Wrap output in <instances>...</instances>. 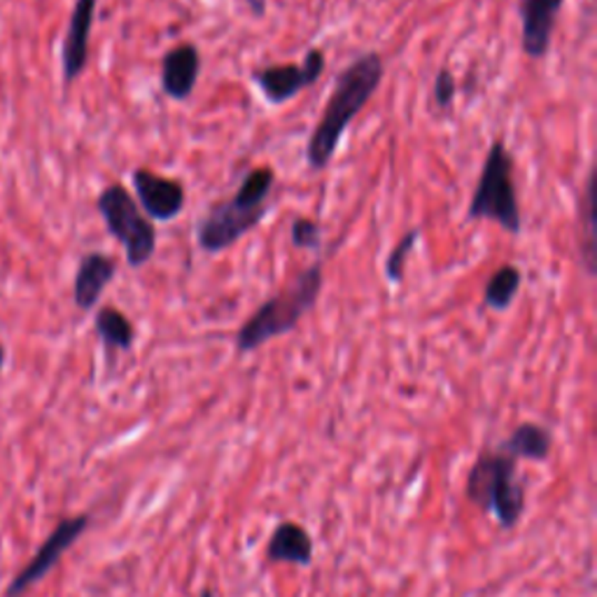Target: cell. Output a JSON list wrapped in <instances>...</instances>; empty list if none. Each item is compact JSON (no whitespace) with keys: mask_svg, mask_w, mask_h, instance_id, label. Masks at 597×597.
I'll return each instance as SVG.
<instances>
[{"mask_svg":"<svg viewBox=\"0 0 597 597\" xmlns=\"http://www.w3.org/2000/svg\"><path fill=\"white\" fill-rule=\"evenodd\" d=\"M276 185L271 166H257L248 171L231 199L212 203L197 222V243L203 252L218 255L236 246L267 215V201Z\"/></svg>","mask_w":597,"mask_h":597,"instance_id":"cell-2","label":"cell"},{"mask_svg":"<svg viewBox=\"0 0 597 597\" xmlns=\"http://www.w3.org/2000/svg\"><path fill=\"white\" fill-rule=\"evenodd\" d=\"M551 448H554L551 429L539 422L518 425L511 437L499 446V450H505L514 460H530V462H544L551 456Z\"/></svg>","mask_w":597,"mask_h":597,"instance_id":"cell-15","label":"cell"},{"mask_svg":"<svg viewBox=\"0 0 597 597\" xmlns=\"http://www.w3.org/2000/svg\"><path fill=\"white\" fill-rule=\"evenodd\" d=\"M93 327H97L99 339L103 341L108 352H127L133 348L136 327L133 322L115 306H103L93 316Z\"/></svg>","mask_w":597,"mask_h":597,"instance_id":"cell-16","label":"cell"},{"mask_svg":"<svg viewBox=\"0 0 597 597\" xmlns=\"http://www.w3.org/2000/svg\"><path fill=\"white\" fill-rule=\"evenodd\" d=\"M97 208L108 233L125 248L127 265L131 269L146 267L157 250V229L140 210L129 189L119 182L108 185L97 199Z\"/></svg>","mask_w":597,"mask_h":597,"instance_id":"cell-6","label":"cell"},{"mask_svg":"<svg viewBox=\"0 0 597 597\" xmlns=\"http://www.w3.org/2000/svg\"><path fill=\"white\" fill-rule=\"evenodd\" d=\"M384 59H380L378 52H367L357 57L337 78L320 122L308 138L306 163L310 171H325L331 163L341 146L344 133L348 131L352 119L367 108L380 82H384Z\"/></svg>","mask_w":597,"mask_h":597,"instance_id":"cell-1","label":"cell"},{"mask_svg":"<svg viewBox=\"0 0 597 597\" xmlns=\"http://www.w3.org/2000/svg\"><path fill=\"white\" fill-rule=\"evenodd\" d=\"M322 261H314L304 273L297 276V280L288 290L271 297L269 301L261 304L255 314L238 327L236 331V350L241 355H248L271 339L285 337L299 327L301 318L308 316L316 308L318 297L322 292Z\"/></svg>","mask_w":597,"mask_h":597,"instance_id":"cell-3","label":"cell"},{"mask_svg":"<svg viewBox=\"0 0 597 597\" xmlns=\"http://www.w3.org/2000/svg\"><path fill=\"white\" fill-rule=\"evenodd\" d=\"M523 285V271L516 265H501L488 280L484 290V304L492 310H507Z\"/></svg>","mask_w":597,"mask_h":597,"instance_id":"cell-17","label":"cell"},{"mask_svg":"<svg viewBox=\"0 0 597 597\" xmlns=\"http://www.w3.org/2000/svg\"><path fill=\"white\" fill-rule=\"evenodd\" d=\"M290 238L295 248L318 252L322 246V227L310 218H295L290 227Z\"/></svg>","mask_w":597,"mask_h":597,"instance_id":"cell-20","label":"cell"},{"mask_svg":"<svg viewBox=\"0 0 597 597\" xmlns=\"http://www.w3.org/2000/svg\"><path fill=\"white\" fill-rule=\"evenodd\" d=\"M6 348L3 346H0V371H3V367H6Z\"/></svg>","mask_w":597,"mask_h":597,"instance_id":"cell-22","label":"cell"},{"mask_svg":"<svg viewBox=\"0 0 597 597\" xmlns=\"http://www.w3.org/2000/svg\"><path fill=\"white\" fill-rule=\"evenodd\" d=\"M131 182L136 189V199L146 218L152 222L176 220L185 210L187 195L178 180L163 178L150 169H136L131 173Z\"/></svg>","mask_w":597,"mask_h":597,"instance_id":"cell-9","label":"cell"},{"mask_svg":"<svg viewBox=\"0 0 597 597\" xmlns=\"http://www.w3.org/2000/svg\"><path fill=\"white\" fill-rule=\"evenodd\" d=\"M456 93H458L456 76H452L448 68H441L437 73V80H435V103L441 110H446L452 106V101H456Z\"/></svg>","mask_w":597,"mask_h":597,"instance_id":"cell-21","label":"cell"},{"mask_svg":"<svg viewBox=\"0 0 597 597\" xmlns=\"http://www.w3.org/2000/svg\"><path fill=\"white\" fill-rule=\"evenodd\" d=\"M565 0H520V47L525 57L544 59L551 50L558 14Z\"/></svg>","mask_w":597,"mask_h":597,"instance_id":"cell-11","label":"cell"},{"mask_svg":"<svg viewBox=\"0 0 597 597\" xmlns=\"http://www.w3.org/2000/svg\"><path fill=\"white\" fill-rule=\"evenodd\" d=\"M201 76V54L192 42H180L161 59V89L173 101H187Z\"/></svg>","mask_w":597,"mask_h":597,"instance_id":"cell-12","label":"cell"},{"mask_svg":"<svg viewBox=\"0 0 597 597\" xmlns=\"http://www.w3.org/2000/svg\"><path fill=\"white\" fill-rule=\"evenodd\" d=\"M325 52L314 47L308 50L301 63H273L267 68L252 70V82L271 106H282L308 87H314L325 73Z\"/></svg>","mask_w":597,"mask_h":597,"instance_id":"cell-7","label":"cell"},{"mask_svg":"<svg viewBox=\"0 0 597 597\" xmlns=\"http://www.w3.org/2000/svg\"><path fill=\"white\" fill-rule=\"evenodd\" d=\"M516 462L505 450L484 448L465 484V495L471 505L492 514L507 530L514 528L525 511V488L516 479Z\"/></svg>","mask_w":597,"mask_h":597,"instance_id":"cell-4","label":"cell"},{"mask_svg":"<svg viewBox=\"0 0 597 597\" xmlns=\"http://www.w3.org/2000/svg\"><path fill=\"white\" fill-rule=\"evenodd\" d=\"M201 597H215V593H212L210 588H203V590H201Z\"/></svg>","mask_w":597,"mask_h":597,"instance_id":"cell-23","label":"cell"},{"mask_svg":"<svg viewBox=\"0 0 597 597\" xmlns=\"http://www.w3.org/2000/svg\"><path fill=\"white\" fill-rule=\"evenodd\" d=\"M117 276V261L103 252H89L80 259L76 282H73V299L80 310L97 308L103 292L112 278Z\"/></svg>","mask_w":597,"mask_h":597,"instance_id":"cell-13","label":"cell"},{"mask_svg":"<svg viewBox=\"0 0 597 597\" xmlns=\"http://www.w3.org/2000/svg\"><path fill=\"white\" fill-rule=\"evenodd\" d=\"M584 222V233L579 236L581 246V261L586 271L593 276L595 273V173L590 171L588 182H586V195L581 201V218Z\"/></svg>","mask_w":597,"mask_h":597,"instance_id":"cell-18","label":"cell"},{"mask_svg":"<svg viewBox=\"0 0 597 597\" xmlns=\"http://www.w3.org/2000/svg\"><path fill=\"white\" fill-rule=\"evenodd\" d=\"M314 554H316L314 537L308 535L304 525L295 520H282L267 544V558L271 563L308 567L314 563Z\"/></svg>","mask_w":597,"mask_h":597,"instance_id":"cell-14","label":"cell"},{"mask_svg":"<svg viewBox=\"0 0 597 597\" xmlns=\"http://www.w3.org/2000/svg\"><path fill=\"white\" fill-rule=\"evenodd\" d=\"M97 6L99 0H76L73 12H70L61 50L66 87L73 84L84 73V68L89 63V40L93 29V17H97Z\"/></svg>","mask_w":597,"mask_h":597,"instance_id":"cell-10","label":"cell"},{"mask_svg":"<svg viewBox=\"0 0 597 597\" xmlns=\"http://www.w3.org/2000/svg\"><path fill=\"white\" fill-rule=\"evenodd\" d=\"M490 220L509 233H520L523 215L514 185V157L505 140H495L467 208V222Z\"/></svg>","mask_w":597,"mask_h":597,"instance_id":"cell-5","label":"cell"},{"mask_svg":"<svg viewBox=\"0 0 597 597\" xmlns=\"http://www.w3.org/2000/svg\"><path fill=\"white\" fill-rule=\"evenodd\" d=\"M89 520L91 518L87 514L63 518L52 530V535L42 541L38 554L27 563V567H23L12 579V584L6 590V597H21L29 588H33L38 581H42L47 575H50V571L57 567V563L61 560V556L89 528Z\"/></svg>","mask_w":597,"mask_h":597,"instance_id":"cell-8","label":"cell"},{"mask_svg":"<svg viewBox=\"0 0 597 597\" xmlns=\"http://www.w3.org/2000/svg\"><path fill=\"white\" fill-rule=\"evenodd\" d=\"M418 238H420V229L406 231V233L399 238V243L390 250V255H388V259H386V278H388L392 285H399V282L404 280L406 259H409L411 250L416 248Z\"/></svg>","mask_w":597,"mask_h":597,"instance_id":"cell-19","label":"cell"}]
</instances>
